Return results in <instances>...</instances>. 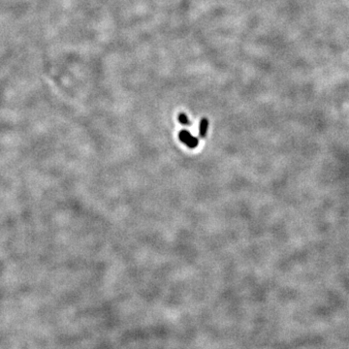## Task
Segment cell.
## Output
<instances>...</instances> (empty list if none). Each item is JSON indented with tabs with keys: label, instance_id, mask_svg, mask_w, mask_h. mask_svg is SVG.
Instances as JSON below:
<instances>
[{
	"label": "cell",
	"instance_id": "obj_1",
	"mask_svg": "<svg viewBox=\"0 0 349 349\" xmlns=\"http://www.w3.org/2000/svg\"><path fill=\"white\" fill-rule=\"evenodd\" d=\"M179 138L181 143H184L185 146H187L189 148H195L198 144H199V140L196 137L192 136L189 131L187 130H181L179 134Z\"/></svg>",
	"mask_w": 349,
	"mask_h": 349
},
{
	"label": "cell",
	"instance_id": "obj_2",
	"mask_svg": "<svg viewBox=\"0 0 349 349\" xmlns=\"http://www.w3.org/2000/svg\"><path fill=\"white\" fill-rule=\"evenodd\" d=\"M209 128V121L207 118H202L200 121V126H199V136L201 138H205L206 135H207V131Z\"/></svg>",
	"mask_w": 349,
	"mask_h": 349
},
{
	"label": "cell",
	"instance_id": "obj_3",
	"mask_svg": "<svg viewBox=\"0 0 349 349\" xmlns=\"http://www.w3.org/2000/svg\"><path fill=\"white\" fill-rule=\"evenodd\" d=\"M178 120H179V121L182 125H186V126H190V125H191V122H190V120H188L187 116H186L185 114H184V113H180V114L179 115Z\"/></svg>",
	"mask_w": 349,
	"mask_h": 349
}]
</instances>
